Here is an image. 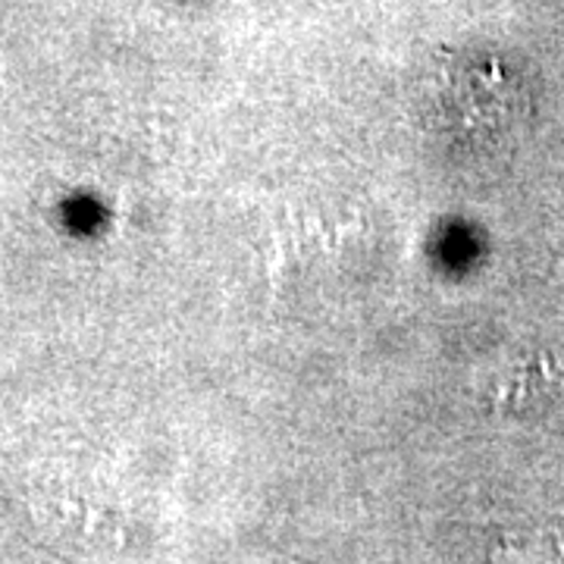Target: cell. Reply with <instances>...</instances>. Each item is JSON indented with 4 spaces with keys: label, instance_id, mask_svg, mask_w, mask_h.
Instances as JSON below:
<instances>
[{
    "label": "cell",
    "instance_id": "6da1fadb",
    "mask_svg": "<svg viewBox=\"0 0 564 564\" xmlns=\"http://www.w3.org/2000/svg\"><path fill=\"white\" fill-rule=\"evenodd\" d=\"M452 76H455V82L448 85V95H455L452 107L462 113V120L470 129H496L521 113V101L508 88L502 73L467 69V73H452Z\"/></svg>",
    "mask_w": 564,
    "mask_h": 564
}]
</instances>
